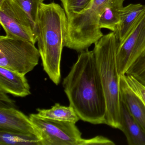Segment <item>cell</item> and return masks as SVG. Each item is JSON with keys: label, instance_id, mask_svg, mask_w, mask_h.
<instances>
[{"label": "cell", "instance_id": "17", "mask_svg": "<svg viewBox=\"0 0 145 145\" xmlns=\"http://www.w3.org/2000/svg\"><path fill=\"white\" fill-rule=\"evenodd\" d=\"M27 15L36 36V26L40 6L43 0H14ZM37 37V36H36Z\"/></svg>", "mask_w": 145, "mask_h": 145}, {"label": "cell", "instance_id": "18", "mask_svg": "<svg viewBox=\"0 0 145 145\" xmlns=\"http://www.w3.org/2000/svg\"><path fill=\"white\" fill-rule=\"evenodd\" d=\"M67 19L83 12L92 0H60Z\"/></svg>", "mask_w": 145, "mask_h": 145}, {"label": "cell", "instance_id": "1", "mask_svg": "<svg viewBox=\"0 0 145 145\" xmlns=\"http://www.w3.org/2000/svg\"><path fill=\"white\" fill-rule=\"evenodd\" d=\"M63 86L80 120L93 124H106V97L93 51L80 53Z\"/></svg>", "mask_w": 145, "mask_h": 145}, {"label": "cell", "instance_id": "4", "mask_svg": "<svg viewBox=\"0 0 145 145\" xmlns=\"http://www.w3.org/2000/svg\"><path fill=\"white\" fill-rule=\"evenodd\" d=\"M116 0H92L83 12L67 19L65 47L79 53L88 49L104 35L99 27L101 16Z\"/></svg>", "mask_w": 145, "mask_h": 145}, {"label": "cell", "instance_id": "13", "mask_svg": "<svg viewBox=\"0 0 145 145\" xmlns=\"http://www.w3.org/2000/svg\"><path fill=\"white\" fill-rule=\"evenodd\" d=\"M145 12V5L140 4H130L122 8L120 23L117 31L114 33L119 44L123 42Z\"/></svg>", "mask_w": 145, "mask_h": 145}, {"label": "cell", "instance_id": "12", "mask_svg": "<svg viewBox=\"0 0 145 145\" xmlns=\"http://www.w3.org/2000/svg\"><path fill=\"white\" fill-rule=\"evenodd\" d=\"M119 129L125 135L129 145H145V129L132 116L121 102Z\"/></svg>", "mask_w": 145, "mask_h": 145}, {"label": "cell", "instance_id": "2", "mask_svg": "<svg viewBox=\"0 0 145 145\" xmlns=\"http://www.w3.org/2000/svg\"><path fill=\"white\" fill-rule=\"evenodd\" d=\"M68 20L58 4L42 3L40 6L36 36L43 69L56 85L61 79V63L65 46Z\"/></svg>", "mask_w": 145, "mask_h": 145}, {"label": "cell", "instance_id": "24", "mask_svg": "<svg viewBox=\"0 0 145 145\" xmlns=\"http://www.w3.org/2000/svg\"><path fill=\"white\" fill-rule=\"evenodd\" d=\"M43 1H45V0H43Z\"/></svg>", "mask_w": 145, "mask_h": 145}, {"label": "cell", "instance_id": "19", "mask_svg": "<svg viewBox=\"0 0 145 145\" xmlns=\"http://www.w3.org/2000/svg\"><path fill=\"white\" fill-rule=\"evenodd\" d=\"M125 74L133 76L145 86V51L129 67Z\"/></svg>", "mask_w": 145, "mask_h": 145}, {"label": "cell", "instance_id": "22", "mask_svg": "<svg viewBox=\"0 0 145 145\" xmlns=\"http://www.w3.org/2000/svg\"><path fill=\"white\" fill-rule=\"evenodd\" d=\"M7 93H5L2 91H0V101L1 105H4L6 103L9 106V107H13L14 102L12 101L7 95Z\"/></svg>", "mask_w": 145, "mask_h": 145}, {"label": "cell", "instance_id": "20", "mask_svg": "<svg viewBox=\"0 0 145 145\" xmlns=\"http://www.w3.org/2000/svg\"><path fill=\"white\" fill-rule=\"evenodd\" d=\"M125 76L130 86L141 98L145 105V86L131 75L125 74Z\"/></svg>", "mask_w": 145, "mask_h": 145}, {"label": "cell", "instance_id": "9", "mask_svg": "<svg viewBox=\"0 0 145 145\" xmlns=\"http://www.w3.org/2000/svg\"><path fill=\"white\" fill-rule=\"evenodd\" d=\"M0 131L34 135L39 137L29 117L14 107H0Z\"/></svg>", "mask_w": 145, "mask_h": 145}, {"label": "cell", "instance_id": "6", "mask_svg": "<svg viewBox=\"0 0 145 145\" xmlns=\"http://www.w3.org/2000/svg\"><path fill=\"white\" fill-rule=\"evenodd\" d=\"M34 125L42 145H82L84 138L75 123L29 116Z\"/></svg>", "mask_w": 145, "mask_h": 145}, {"label": "cell", "instance_id": "10", "mask_svg": "<svg viewBox=\"0 0 145 145\" xmlns=\"http://www.w3.org/2000/svg\"><path fill=\"white\" fill-rule=\"evenodd\" d=\"M25 76L0 67V91L19 97L31 95L30 86Z\"/></svg>", "mask_w": 145, "mask_h": 145}, {"label": "cell", "instance_id": "3", "mask_svg": "<svg viewBox=\"0 0 145 145\" xmlns=\"http://www.w3.org/2000/svg\"><path fill=\"white\" fill-rule=\"evenodd\" d=\"M119 41L114 32L95 44L93 52L106 97V124L119 129L120 126V78L117 53Z\"/></svg>", "mask_w": 145, "mask_h": 145}, {"label": "cell", "instance_id": "14", "mask_svg": "<svg viewBox=\"0 0 145 145\" xmlns=\"http://www.w3.org/2000/svg\"><path fill=\"white\" fill-rule=\"evenodd\" d=\"M39 117L58 121L72 122L76 123L80 120L72 107L62 106L56 103L50 109H37Z\"/></svg>", "mask_w": 145, "mask_h": 145}, {"label": "cell", "instance_id": "15", "mask_svg": "<svg viewBox=\"0 0 145 145\" xmlns=\"http://www.w3.org/2000/svg\"><path fill=\"white\" fill-rule=\"evenodd\" d=\"M124 0H116L108 6L101 16L99 27L101 29H106L112 32L117 31L120 23V11Z\"/></svg>", "mask_w": 145, "mask_h": 145}, {"label": "cell", "instance_id": "21", "mask_svg": "<svg viewBox=\"0 0 145 145\" xmlns=\"http://www.w3.org/2000/svg\"><path fill=\"white\" fill-rule=\"evenodd\" d=\"M115 145V143L106 137L97 136L90 139H84L82 145Z\"/></svg>", "mask_w": 145, "mask_h": 145}, {"label": "cell", "instance_id": "16", "mask_svg": "<svg viewBox=\"0 0 145 145\" xmlns=\"http://www.w3.org/2000/svg\"><path fill=\"white\" fill-rule=\"evenodd\" d=\"M0 145H42L34 135L0 131Z\"/></svg>", "mask_w": 145, "mask_h": 145}, {"label": "cell", "instance_id": "23", "mask_svg": "<svg viewBox=\"0 0 145 145\" xmlns=\"http://www.w3.org/2000/svg\"><path fill=\"white\" fill-rule=\"evenodd\" d=\"M4 1V0H0V3L3 2V1Z\"/></svg>", "mask_w": 145, "mask_h": 145}, {"label": "cell", "instance_id": "8", "mask_svg": "<svg viewBox=\"0 0 145 145\" xmlns=\"http://www.w3.org/2000/svg\"><path fill=\"white\" fill-rule=\"evenodd\" d=\"M145 51V12L123 42L119 44L117 53L118 71L125 74L129 67Z\"/></svg>", "mask_w": 145, "mask_h": 145}, {"label": "cell", "instance_id": "11", "mask_svg": "<svg viewBox=\"0 0 145 145\" xmlns=\"http://www.w3.org/2000/svg\"><path fill=\"white\" fill-rule=\"evenodd\" d=\"M120 98L131 114L145 129V104L128 84L125 74L120 75Z\"/></svg>", "mask_w": 145, "mask_h": 145}, {"label": "cell", "instance_id": "5", "mask_svg": "<svg viewBox=\"0 0 145 145\" xmlns=\"http://www.w3.org/2000/svg\"><path fill=\"white\" fill-rule=\"evenodd\" d=\"M40 57L35 44L6 35L0 37V67L25 75L38 65Z\"/></svg>", "mask_w": 145, "mask_h": 145}, {"label": "cell", "instance_id": "7", "mask_svg": "<svg viewBox=\"0 0 145 145\" xmlns=\"http://www.w3.org/2000/svg\"><path fill=\"white\" fill-rule=\"evenodd\" d=\"M0 22L10 38L27 40L35 44L37 37L29 18L14 0L0 3Z\"/></svg>", "mask_w": 145, "mask_h": 145}]
</instances>
